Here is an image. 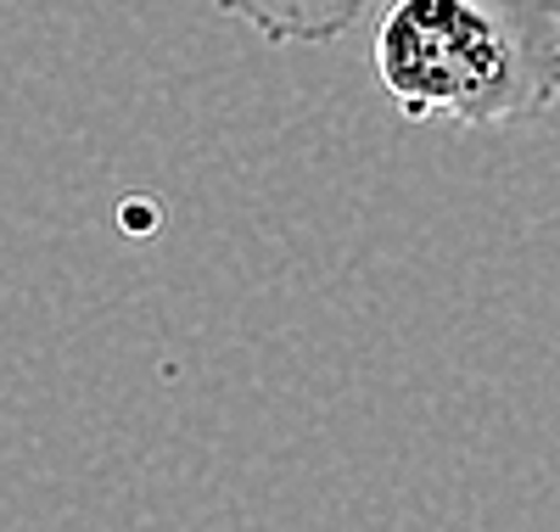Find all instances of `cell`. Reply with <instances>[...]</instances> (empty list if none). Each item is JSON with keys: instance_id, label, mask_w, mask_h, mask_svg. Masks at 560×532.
Here are the masks:
<instances>
[{"instance_id": "2", "label": "cell", "mask_w": 560, "mask_h": 532, "mask_svg": "<svg viewBox=\"0 0 560 532\" xmlns=\"http://www.w3.org/2000/svg\"><path fill=\"white\" fill-rule=\"evenodd\" d=\"M208 7L253 28L264 45H331L359 28L376 0H208Z\"/></svg>"}, {"instance_id": "1", "label": "cell", "mask_w": 560, "mask_h": 532, "mask_svg": "<svg viewBox=\"0 0 560 532\" xmlns=\"http://www.w3.org/2000/svg\"><path fill=\"white\" fill-rule=\"evenodd\" d=\"M376 79L404 124H533L560 102V0H393Z\"/></svg>"}]
</instances>
